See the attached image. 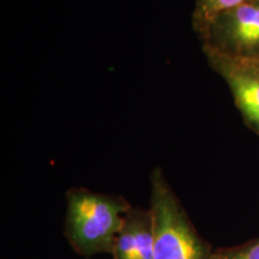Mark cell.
I'll return each mask as SVG.
<instances>
[{"mask_svg":"<svg viewBox=\"0 0 259 259\" xmlns=\"http://www.w3.org/2000/svg\"><path fill=\"white\" fill-rule=\"evenodd\" d=\"M131 204L116 194L72 187L66 192L64 235L83 258L112 253Z\"/></svg>","mask_w":259,"mask_h":259,"instance_id":"1","label":"cell"},{"mask_svg":"<svg viewBox=\"0 0 259 259\" xmlns=\"http://www.w3.org/2000/svg\"><path fill=\"white\" fill-rule=\"evenodd\" d=\"M149 183L155 259H209L213 248L197 232L161 167L151 170Z\"/></svg>","mask_w":259,"mask_h":259,"instance_id":"2","label":"cell"},{"mask_svg":"<svg viewBox=\"0 0 259 259\" xmlns=\"http://www.w3.org/2000/svg\"><path fill=\"white\" fill-rule=\"evenodd\" d=\"M199 40L203 51L259 61V2L248 0L218 16Z\"/></svg>","mask_w":259,"mask_h":259,"instance_id":"3","label":"cell"},{"mask_svg":"<svg viewBox=\"0 0 259 259\" xmlns=\"http://www.w3.org/2000/svg\"><path fill=\"white\" fill-rule=\"evenodd\" d=\"M209 66L231 89L236 108L248 128L259 136V61L234 59L203 51Z\"/></svg>","mask_w":259,"mask_h":259,"instance_id":"4","label":"cell"},{"mask_svg":"<svg viewBox=\"0 0 259 259\" xmlns=\"http://www.w3.org/2000/svg\"><path fill=\"white\" fill-rule=\"evenodd\" d=\"M111 254L113 259H155L154 227L149 209L132 206L128 210Z\"/></svg>","mask_w":259,"mask_h":259,"instance_id":"5","label":"cell"},{"mask_svg":"<svg viewBox=\"0 0 259 259\" xmlns=\"http://www.w3.org/2000/svg\"><path fill=\"white\" fill-rule=\"evenodd\" d=\"M248 0H196L192 12V28L199 38L218 16L225 14Z\"/></svg>","mask_w":259,"mask_h":259,"instance_id":"6","label":"cell"},{"mask_svg":"<svg viewBox=\"0 0 259 259\" xmlns=\"http://www.w3.org/2000/svg\"><path fill=\"white\" fill-rule=\"evenodd\" d=\"M209 259H259V238L233 247L213 250Z\"/></svg>","mask_w":259,"mask_h":259,"instance_id":"7","label":"cell"},{"mask_svg":"<svg viewBox=\"0 0 259 259\" xmlns=\"http://www.w3.org/2000/svg\"><path fill=\"white\" fill-rule=\"evenodd\" d=\"M255 2H259V0H255Z\"/></svg>","mask_w":259,"mask_h":259,"instance_id":"8","label":"cell"}]
</instances>
